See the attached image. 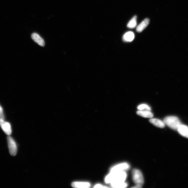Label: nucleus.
<instances>
[{
  "instance_id": "f257e3e1",
  "label": "nucleus",
  "mask_w": 188,
  "mask_h": 188,
  "mask_svg": "<svg viewBox=\"0 0 188 188\" xmlns=\"http://www.w3.org/2000/svg\"><path fill=\"white\" fill-rule=\"evenodd\" d=\"M127 175L125 172H110L106 177L105 182L106 184H115L124 182Z\"/></svg>"
},
{
  "instance_id": "f03ea898",
  "label": "nucleus",
  "mask_w": 188,
  "mask_h": 188,
  "mask_svg": "<svg viewBox=\"0 0 188 188\" xmlns=\"http://www.w3.org/2000/svg\"><path fill=\"white\" fill-rule=\"evenodd\" d=\"M165 124L170 128L177 131L178 127L182 124L179 118L175 116H169L165 118L163 120Z\"/></svg>"
},
{
  "instance_id": "7ed1b4c3",
  "label": "nucleus",
  "mask_w": 188,
  "mask_h": 188,
  "mask_svg": "<svg viewBox=\"0 0 188 188\" xmlns=\"http://www.w3.org/2000/svg\"><path fill=\"white\" fill-rule=\"evenodd\" d=\"M132 178L136 185L142 186L144 183V179L143 174L141 171L138 169H134L132 171Z\"/></svg>"
},
{
  "instance_id": "20e7f679",
  "label": "nucleus",
  "mask_w": 188,
  "mask_h": 188,
  "mask_svg": "<svg viewBox=\"0 0 188 188\" xmlns=\"http://www.w3.org/2000/svg\"><path fill=\"white\" fill-rule=\"evenodd\" d=\"M7 140H8L9 153L12 156H15L17 151V147L15 141L10 136L8 137Z\"/></svg>"
},
{
  "instance_id": "39448f33",
  "label": "nucleus",
  "mask_w": 188,
  "mask_h": 188,
  "mask_svg": "<svg viewBox=\"0 0 188 188\" xmlns=\"http://www.w3.org/2000/svg\"><path fill=\"white\" fill-rule=\"evenodd\" d=\"M129 168L130 165L128 163H120L111 168L110 170V172H125V171L128 170Z\"/></svg>"
},
{
  "instance_id": "423d86ee",
  "label": "nucleus",
  "mask_w": 188,
  "mask_h": 188,
  "mask_svg": "<svg viewBox=\"0 0 188 188\" xmlns=\"http://www.w3.org/2000/svg\"><path fill=\"white\" fill-rule=\"evenodd\" d=\"M0 126L5 133L8 135H10L12 134V129L11 125L9 123L0 119Z\"/></svg>"
},
{
  "instance_id": "0eeeda50",
  "label": "nucleus",
  "mask_w": 188,
  "mask_h": 188,
  "mask_svg": "<svg viewBox=\"0 0 188 188\" xmlns=\"http://www.w3.org/2000/svg\"><path fill=\"white\" fill-rule=\"evenodd\" d=\"M31 38L34 42L40 46L44 47L45 45L44 40L37 33H33L31 36Z\"/></svg>"
},
{
  "instance_id": "6e6552de",
  "label": "nucleus",
  "mask_w": 188,
  "mask_h": 188,
  "mask_svg": "<svg viewBox=\"0 0 188 188\" xmlns=\"http://www.w3.org/2000/svg\"><path fill=\"white\" fill-rule=\"evenodd\" d=\"M177 131L181 135L188 138V127L186 125L181 124Z\"/></svg>"
},
{
  "instance_id": "1a4fd4ad",
  "label": "nucleus",
  "mask_w": 188,
  "mask_h": 188,
  "mask_svg": "<svg viewBox=\"0 0 188 188\" xmlns=\"http://www.w3.org/2000/svg\"><path fill=\"white\" fill-rule=\"evenodd\" d=\"M149 23V20L148 18H146L139 25L137 26L136 31L138 33H141L148 26Z\"/></svg>"
},
{
  "instance_id": "9d476101",
  "label": "nucleus",
  "mask_w": 188,
  "mask_h": 188,
  "mask_svg": "<svg viewBox=\"0 0 188 188\" xmlns=\"http://www.w3.org/2000/svg\"><path fill=\"white\" fill-rule=\"evenodd\" d=\"M72 186L75 188H89L91 186L90 183L86 182H74L72 183Z\"/></svg>"
},
{
  "instance_id": "9b49d317",
  "label": "nucleus",
  "mask_w": 188,
  "mask_h": 188,
  "mask_svg": "<svg viewBox=\"0 0 188 188\" xmlns=\"http://www.w3.org/2000/svg\"><path fill=\"white\" fill-rule=\"evenodd\" d=\"M134 38V34L132 31H129L123 36V40L125 42H131Z\"/></svg>"
},
{
  "instance_id": "f8f14e48",
  "label": "nucleus",
  "mask_w": 188,
  "mask_h": 188,
  "mask_svg": "<svg viewBox=\"0 0 188 188\" xmlns=\"http://www.w3.org/2000/svg\"><path fill=\"white\" fill-rule=\"evenodd\" d=\"M149 122L155 126L160 128H163L165 126V124L163 121L158 119H151L149 120Z\"/></svg>"
},
{
  "instance_id": "ddd939ff",
  "label": "nucleus",
  "mask_w": 188,
  "mask_h": 188,
  "mask_svg": "<svg viewBox=\"0 0 188 188\" xmlns=\"http://www.w3.org/2000/svg\"><path fill=\"white\" fill-rule=\"evenodd\" d=\"M137 113L138 115L144 117L151 118L153 117L152 113L150 111L139 110Z\"/></svg>"
},
{
  "instance_id": "4468645a",
  "label": "nucleus",
  "mask_w": 188,
  "mask_h": 188,
  "mask_svg": "<svg viewBox=\"0 0 188 188\" xmlns=\"http://www.w3.org/2000/svg\"><path fill=\"white\" fill-rule=\"evenodd\" d=\"M137 18L136 16H134L130 21L127 24V27L130 29H133L136 27L137 26Z\"/></svg>"
},
{
  "instance_id": "2eb2a0df",
  "label": "nucleus",
  "mask_w": 188,
  "mask_h": 188,
  "mask_svg": "<svg viewBox=\"0 0 188 188\" xmlns=\"http://www.w3.org/2000/svg\"><path fill=\"white\" fill-rule=\"evenodd\" d=\"M111 186L114 188H124L127 187V184L125 182L117 183V184H110Z\"/></svg>"
},
{
  "instance_id": "dca6fc26",
  "label": "nucleus",
  "mask_w": 188,
  "mask_h": 188,
  "mask_svg": "<svg viewBox=\"0 0 188 188\" xmlns=\"http://www.w3.org/2000/svg\"><path fill=\"white\" fill-rule=\"evenodd\" d=\"M139 110H147L150 111H151V108L149 106L145 104H143L140 105L137 107Z\"/></svg>"
},
{
  "instance_id": "f3484780",
  "label": "nucleus",
  "mask_w": 188,
  "mask_h": 188,
  "mask_svg": "<svg viewBox=\"0 0 188 188\" xmlns=\"http://www.w3.org/2000/svg\"><path fill=\"white\" fill-rule=\"evenodd\" d=\"M0 119L4 120H5V117L3 109L1 105H0Z\"/></svg>"
},
{
  "instance_id": "a211bd4d",
  "label": "nucleus",
  "mask_w": 188,
  "mask_h": 188,
  "mask_svg": "<svg viewBox=\"0 0 188 188\" xmlns=\"http://www.w3.org/2000/svg\"><path fill=\"white\" fill-rule=\"evenodd\" d=\"M108 187L103 186L102 185L100 184H97V185H95V186H94V188H108Z\"/></svg>"
},
{
  "instance_id": "6ab92c4d",
  "label": "nucleus",
  "mask_w": 188,
  "mask_h": 188,
  "mask_svg": "<svg viewBox=\"0 0 188 188\" xmlns=\"http://www.w3.org/2000/svg\"><path fill=\"white\" fill-rule=\"evenodd\" d=\"M142 187L141 186H139V185H136V186H134L133 187H132V188H141Z\"/></svg>"
}]
</instances>
